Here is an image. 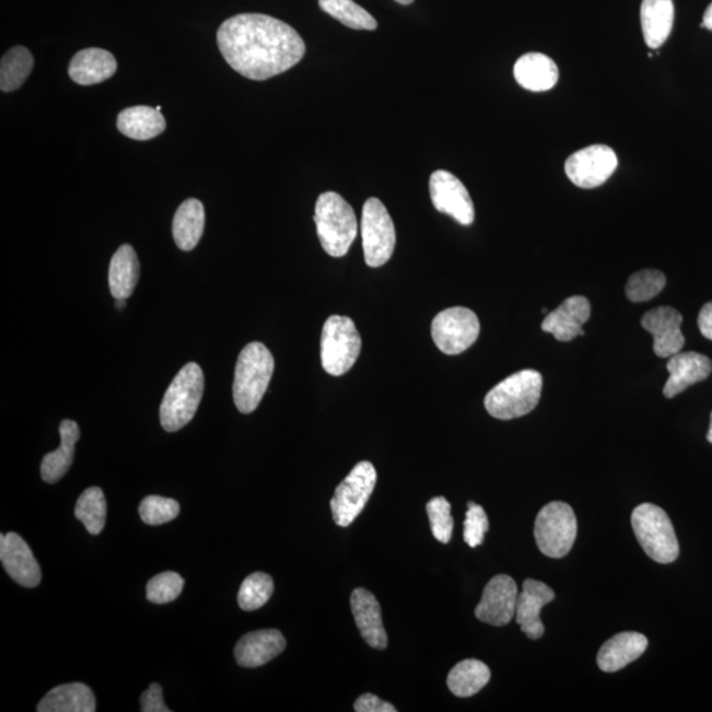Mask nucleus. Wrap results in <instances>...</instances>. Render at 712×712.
I'll list each match as a JSON object with an SVG mask.
<instances>
[{"label": "nucleus", "instance_id": "1", "mask_svg": "<svg viewBox=\"0 0 712 712\" xmlns=\"http://www.w3.org/2000/svg\"><path fill=\"white\" fill-rule=\"evenodd\" d=\"M223 59L235 72L266 81L296 67L305 43L290 24L262 14H240L223 22L217 34Z\"/></svg>", "mask_w": 712, "mask_h": 712}, {"label": "nucleus", "instance_id": "2", "mask_svg": "<svg viewBox=\"0 0 712 712\" xmlns=\"http://www.w3.org/2000/svg\"><path fill=\"white\" fill-rule=\"evenodd\" d=\"M275 361L265 345L248 343L237 358L234 377V402L241 413H253L267 393Z\"/></svg>", "mask_w": 712, "mask_h": 712}, {"label": "nucleus", "instance_id": "3", "mask_svg": "<svg viewBox=\"0 0 712 712\" xmlns=\"http://www.w3.org/2000/svg\"><path fill=\"white\" fill-rule=\"evenodd\" d=\"M320 246L332 258H342L349 253L358 235L354 210L342 196L326 191L318 197L314 213Z\"/></svg>", "mask_w": 712, "mask_h": 712}, {"label": "nucleus", "instance_id": "4", "mask_svg": "<svg viewBox=\"0 0 712 712\" xmlns=\"http://www.w3.org/2000/svg\"><path fill=\"white\" fill-rule=\"evenodd\" d=\"M542 376L536 370L516 372L493 387L485 399L487 412L498 420L528 415L540 401Z\"/></svg>", "mask_w": 712, "mask_h": 712}, {"label": "nucleus", "instance_id": "5", "mask_svg": "<svg viewBox=\"0 0 712 712\" xmlns=\"http://www.w3.org/2000/svg\"><path fill=\"white\" fill-rule=\"evenodd\" d=\"M205 390L203 372L197 363H188L179 370L166 389L162 407H160V422L164 431L178 432L194 420L202 400Z\"/></svg>", "mask_w": 712, "mask_h": 712}, {"label": "nucleus", "instance_id": "6", "mask_svg": "<svg viewBox=\"0 0 712 712\" xmlns=\"http://www.w3.org/2000/svg\"><path fill=\"white\" fill-rule=\"evenodd\" d=\"M631 524L638 541L645 553L658 563L675 562L679 544L672 520L660 506L645 503L632 512Z\"/></svg>", "mask_w": 712, "mask_h": 712}, {"label": "nucleus", "instance_id": "7", "mask_svg": "<svg viewBox=\"0 0 712 712\" xmlns=\"http://www.w3.org/2000/svg\"><path fill=\"white\" fill-rule=\"evenodd\" d=\"M362 338L354 320L345 316L327 318L320 338V361L327 374L342 376L358 361Z\"/></svg>", "mask_w": 712, "mask_h": 712}, {"label": "nucleus", "instance_id": "8", "mask_svg": "<svg viewBox=\"0 0 712 712\" xmlns=\"http://www.w3.org/2000/svg\"><path fill=\"white\" fill-rule=\"evenodd\" d=\"M579 534L575 513L567 503L553 502L544 506L535 523V538L541 553L562 558L570 553Z\"/></svg>", "mask_w": 712, "mask_h": 712}, {"label": "nucleus", "instance_id": "9", "mask_svg": "<svg viewBox=\"0 0 712 712\" xmlns=\"http://www.w3.org/2000/svg\"><path fill=\"white\" fill-rule=\"evenodd\" d=\"M376 480L377 474L374 465L363 460L359 462L343 482L337 487L330 509L338 527H349L361 515L375 490Z\"/></svg>", "mask_w": 712, "mask_h": 712}, {"label": "nucleus", "instance_id": "10", "mask_svg": "<svg viewBox=\"0 0 712 712\" xmlns=\"http://www.w3.org/2000/svg\"><path fill=\"white\" fill-rule=\"evenodd\" d=\"M361 227L367 266L377 268L386 265L395 252L396 230L387 208L377 198L365 201Z\"/></svg>", "mask_w": 712, "mask_h": 712}, {"label": "nucleus", "instance_id": "11", "mask_svg": "<svg viewBox=\"0 0 712 712\" xmlns=\"http://www.w3.org/2000/svg\"><path fill=\"white\" fill-rule=\"evenodd\" d=\"M480 324L472 311L455 306L437 314L432 323L435 346L446 355H458L477 342Z\"/></svg>", "mask_w": 712, "mask_h": 712}, {"label": "nucleus", "instance_id": "12", "mask_svg": "<svg viewBox=\"0 0 712 712\" xmlns=\"http://www.w3.org/2000/svg\"><path fill=\"white\" fill-rule=\"evenodd\" d=\"M618 168V157L611 147L595 144L573 153L564 164V172L574 185L594 189L605 184Z\"/></svg>", "mask_w": 712, "mask_h": 712}, {"label": "nucleus", "instance_id": "13", "mask_svg": "<svg viewBox=\"0 0 712 712\" xmlns=\"http://www.w3.org/2000/svg\"><path fill=\"white\" fill-rule=\"evenodd\" d=\"M432 202L435 210L454 218L464 226H470L475 220L474 202L466 186L453 173L435 171L429 182Z\"/></svg>", "mask_w": 712, "mask_h": 712}, {"label": "nucleus", "instance_id": "14", "mask_svg": "<svg viewBox=\"0 0 712 712\" xmlns=\"http://www.w3.org/2000/svg\"><path fill=\"white\" fill-rule=\"evenodd\" d=\"M518 590L509 575L500 574L487 583L482 599L475 608V616L493 627L510 625L516 616Z\"/></svg>", "mask_w": 712, "mask_h": 712}, {"label": "nucleus", "instance_id": "15", "mask_svg": "<svg viewBox=\"0 0 712 712\" xmlns=\"http://www.w3.org/2000/svg\"><path fill=\"white\" fill-rule=\"evenodd\" d=\"M682 314L670 306H660L644 314L641 326L653 337L654 354L670 358L681 352L685 337L681 330Z\"/></svg>", "mask_w": 712, "mask_h": 712}, {"label": "nucleus", "instance_id": "16", "mask_svg": "<svg viewBox=\"0 0 712 712\" xmlns=\"http://www.w3.org/2000/svg\"><path fill=\"white\" fill-rule=\"evenodd\" d=\"M0 560L5 572L19 585L34 588L40 585L42 570L27 542L16 534L0 537Z\"/></svg>", "mask_w": 712, "mask_h": 712}, {"label": "nucleus", "instance_id": "17", "mask_svg": "<svg viewBox=\"0 0 712 712\" xmlns=\"http://www.w3.org/2000/svg\"><path fill=\"white\" fill-rule=\"evenodd\" d=\"M590 316H592V305L586 297H569L556 311L547 314L541 329L553 335L557 341L570 342L579 336H585L583 325L587 323Z\"/></svg>", "mask_w": 712, "mask_h": 712}, {"label": "nucleus", "instance_id": "18", "mask_svg": "<svg viewBox=\"0 0 712 712\" xmlns=\"http://www.w3.org/2000/svg\"><path fill=\"white\" fill-rule=\"evenodd\" d=\"M555 596L553 590L540 581L527 580L524 582L523 592L518 594L517 598L516 621L529 639L538 640L544 637L541 609L553 602Z\"/></svg>", "mask_w": 712, "mask_h": 712}, {"label": "nucleus", "instance_id": "19", "mask_svg": "<svg viewBox=\"0 0 712 712\" xmlns=\"http://www.w3.org/2000/svg\"><path fill=\"white\" fill-rule=\"evenodd\" d=\"M351 611L365 643L377 651L386 650L388 637L383 626L382 608L374 594L365 588L354 590L351 594Z\"/></svg>", "mask_w": 712, "mask_h": 712}, {"label": "nucleus", "instance_id": "20", "mask_svg": "<svg viewBox=\"0 0 712 712\" xmlns=\"http://www.w3.org/2000/svg\"><path fill=\"white\" fill-rule=\"evenodd\" d=\"M668 382L665 383L663 394L666 399H673L692 384L705 381L712 372L710 358L698 354V352H678L669 358Z\"/></svg>", "mask_w": 712, "mask_h": 712}, {"label": "nucleus", "instance_id": "21", "mask_svg": "<svg viewBox=\"0 0 712 712\" xmlns=\"http://www.w3.org/2000/svg\"><path fill=\"white\" fill-rule=\"evenodd\" d=\"M287 640L278 630H261L245 634L235 646L237 665L259 668L284 652Z\"/></svg>", "mask_w": 712, "mask_h": 712}, {"label": "nucleus", "instance_id": "22", "mask_svg": "<svg viewBox=\"0 0 712 712\" xmlns=\"http://www.w3.org/2000/svg\"><path fill=\"white\" fill-rule=\"evenodd\" d=\"M118 63L108 50L87 48L80 50L69 66V75L82 86L97 85L117 73Z\"/></svg>", "mask_w": 712, "mask_h": 712}, {"label": "nucleus", "instance_id": "23", "mask_svg": "<svg viewBox=\"0 0 712 712\" xmlns=\"http://www.w3.org/2000/svg\"><path fill=\"white\" fill-rule=\"evenodd\" d=\"M647 647V639L638 632L618 633L600 647L598 653L599 669L615 673L625 669L641 656Z\"/></svg>", "mask_w": 712, "mask_h": 712}, {"label": "nucleus", "instance_id": "24", "mask_svg": "<svg viewBox=\"0 0 712 712\" xmlns=\"http://www.w3.org/2000/svg\"><path fill=\"white\" fill-rule=\"evenodd\" d=\"M513 74L520 86L529 92H547L557 85L560 70L550 57L542 54H527L517 60Z\"/></svg>", "mask_w": 712, "mask_h": 712}, {"label": "nucleus", "instance_id": "25", "mask_svg": "<svg viewBox=\"0 0 712 712\" xmlns=\"http://www.w3.org/2000/svg\"><path fill=\"white\" fill-rule=\"evenodd\" d=\"M640 19L647 47L657 49L672 34L675 3L673 0H643Z\"/></svg>", "mask_w": 712, "mask_h": 712}, {"label": "nucleus", "instance_id": "26", "mask_svg": "<svg viewBox=\"0 0 712 712\" xmlns=\"http://www.w3.org/2000/svg\"><path fill=\"white\" fill-rule=\"evenodd\" d=\"M60 447L45 455L42 462V478L49 485L59 482L72 466L75 444L81 437L80 427L73 420H63L60 425Z\"/></svg>", "mask_w": 712, "mask_h": 712}, {"label": "nucleus", "instance_id": "27", "mask_svg": "<svg viewBox=\"0 0 712 712\" xmlns=\"http://www.w3.org/2000/svg\"><path fill=\"white\" fill-rule=\"evenodd\" d=\"M97 710L92 689L83 684L57 686L37 704L38 712H94Z\"/></svg>", "mask_w": 712, "mask_h": 712}, {"label": "nucleus", "instance_id": "28", "mask_svg": "<svg viewBox=\"0 0 712 712\" xmlns=\"http://www.w3.org/2000/svg\"><path fill=\"white\" fill-rule=\"evenodd\" d=\"M118 130L133 140H151L165 131V119L156 107L133 106L118 115Z\"/></svg>", "mask_w": 712, "mask_h": 712}, {"label": "nucleus", "instance_id": "29", "mask_svg": "<svg viewBox=\"0 0 712 712\" xmlns=\"http://www.w3.org/2000/svg\"><path fill=\"white\" fill-rule=\"evenodd\" d=\"M205 209L201 201L189 198L173 218V237L183 252H191L200 243L205 230Z\"/></svg>", "mask_w": 712, "mask_h": 712}, {"label": "nucleus", "instance_id": "30", "mask_svg": "<svg viewBox=\"0 0 712 712\" xmlns=\"http://www.w3.org/2000/svg\"><path fill=\"white\" fill-rule=\"evenodd\" d=\"M140 265L137 253L130 245H124L114 254L108 269V285L115 300L131 297L138 285Z\"/></svg>", "mask_w": 712, "mask_h": 712}, {"label": "nucleus", "instance_id": "31", "mask_svg": "<svg viewBox=\"0 0 712 712\" xmlns=\"http://www.w3.org/2000/svg\"><path fill=\"white\" fill-rule=\"evenodd\" d=\"M491 670L482 661L465 660L455 665L447 676V688L455 697L478 695L490 682Z\"/></svg>", "mask_w": 712, "mask_h": 712}, {"label": "nucleus", "instance_id": "32", "mask_svg": "<svg viewBox=\"0 0 712 712\" xmlns=\"http://www.w3.org/2000/svg\"><path fill=\"white\" fill-rule=\"evenodd\" d=\"M34 69V56L24 47H14L3 56L0 63V89L2 92H14L27 81Z\"/></svg>", "mask_w": 712, "mask_h": 712}, {"label": "nucleus", "instance_id": "33", "mask_svg": "<svg viewBox=\"0 0 712 712\" xmlns=\"http://www.w3.org/2000/svg\"><path fill=\"white\" fill-rule=\"evenodd\" d=\"M74 515L85 525L90 535L97 536L105 528L107 503L100 487H90L77 500Z\"/></svg>", "mask_w": 712, "mask_h": 712}, {"label": "nucleus", "instance_id": "34", "mask_svg": "<svg viewBox=\"0 0 712 712\" xmlns=\"http://www.w3.org/2000/svg\"><path fill=\"white\" fill-rule=\"evenodd\" d=\"M319 8L346 27L365 31L377 28L375 17L357 4L354 0H319Z\"/></svg>", "mask_w": 712, "mask_h": 712}, {"label": "nucleus", "instance_id": "35", "mask_svg": "<svg viewBox=\"0 0 712 712\" xmlns=\"http://www.w3.org/2000/svg\"><path fill=\"white\" fill-rule=\"evenodd\" d=\"M273 580L266 573H254L243 581L237 603L243 611H255L266 605L273 594Z\"/></svg>", "mask_w": 712, "mask_h": 712}, {"label": "nucleus", "instance_id": "36", "mask_svg": "<svg viewBox=\"0 0 712 712\" xmlns=\"http://www.w3.org/2000/svg\"><path fill=\"white\" fill-rule=\"evenodd\" d=\"M665 285L666 278L663 272L657 271V269H643V271L633 273L628 279L626 285L627 297L632 303H645V301H650L663 292Z\"/></svg>", "mask_w": 712, "mask_h": 712}, {"label": "nucleus", "instance_id": "37", "mask_svg": "<svg viewBox=\"0 0 712 712\" xmlns=\"http://www.w3.org/2000/svg\"><path fill=\"white\" fill-rule=\"evenodd\" d=\"M427 512L435 540L451 542L454 529L451 503L444 497L433 498L427 505Z\"/></svg>", "mask_w": 712, "mask_h": 712}, {"label": "nucleus", "instance_id": "38", "mask_svg": "<svg viewBox=\"0 0 712 712\" xmlns=\"http://www.w3.org/2000/svg\"><path fill=\"white\" fill-rule=\"evenodd\" d=\"M139 513L145 524L163 525L178 516L179 504L176 500L163 497H147L140 503Z\"/></svg>", "mask_w": 712, "mask_h": 712}, {"label": "nucleus", "instance_id": "39", "mask_svg": "<svg viewBox=\"0 0 712 712\" xmlns=\"http://www.w3.org/2000/svg\"><path fill=\"white\" fill-rule=\"evenodd\" d=\"M185 581L182 575L166 572L153 576L147 585V599L156 605H165L178 598L183 593Z\"/></svg>", "mask_w": 712, "mask_h": 712}, {"label": "nucleus", "instance_id": "40", "mask_svg": "<svg viewBox=\"0 0 712 712\" xmlns=\"http://www.w3.org/2000/svg\"><path fill=\"white\" fill-rule=\"evenodd\" d=\"M489 527V517L482 506L472 502L468 503L464 530L465 542L468 547L477 548L482 545Z\"/></svg>", "mask_w": 712, "mask_h": 712}, {"label": "nucleus", "instance_id": "41", "mask_svg": "<svg viewBox=\"0 0 712 712\" xmlns=\"http://www.w3.org/2000/svg\"><path fill=\"white\" fill-rule=\"evenodd\" d=\"M141 711L143 712H170L163 698V689L159 684H152L140 698Z\"/></svg>", "mask_w": 712, "mask_h": 712}, {"label": "nucleus", "instance_id": "42", "mask_svg": "<svg viewBox=\"0 0 712 712\" xmlns=\"http://www.w3.org/2000/svg\"><path fill=\"white\" fill-rule=\"evenodd\" d=\"M357 712H396V708L388 702L382 701L374 695H363L357 699L354 704Z\"/></svg>", "mask_w": 712, "mask_h": 712}, {"label": "nucleus", "instance_id": "43", "mask_svg": "<svg viewBox=\"0 0 712 712\" xmlns=\"http://www.w3.org/2000/svg\"><path fill=\"white\" fill-rule=\"evenodd\" d=\"M698 327L704 338L712 341V301L704 304L698 316Z\"/></svg>", "mask_w": 712, "mask_h": 712}, {"label": "nucleus", "instance_id": "44", "mask_svg": "<svg viewBox=\"0 0 712 712\" xmlns=\"http://www.w3.org/2000/svg\"><path fill=\"white\" fill-rule=\"evenodd\" d=\"M701 27L712 31V3L705 10Z\"/></svg>", "mask_w": 712, "mask_h": 712}, {"label": "nucleus", "instance_id": "45", "mask_svg": "<svg viewBox=\"0 0 712 712\" xmlns=\"http://www.w3.org/2000/svg\"><path fill=\"white\" fill-rule=\"evenodd\" d=\"M115 306H117L118 311H124L126 307V300L124 299L117 300V304H115Z\"/></svg>", "mask_w": 712, "mask_h": 712}, {"label": "nucleus", "instance_id": "46", "mask_svg": "<svg viewBox=\"0 0 712 712\" xmlns=\"http://www.w3.org/2000/svg\"><path fill=\"white\" fill-rule=\"evenodd\" d=\"M708 441L710 442V444H712V413H711L710 429L708 433Z\"/></svg>", "mask_w": 712, "mask_h": 712}, {"label": "nucleus", "instance_id": "47", "mask_svg": "<svg viewBox=\"0 0 712 712\" xmlns=\"http://www.w3.org/2000/svg\"><path fill=\"white\" fill-rule=\"evenodd\" d=\"M396 2L400 3V4H404V5H407V4L413 3L415 0H396Z\"/></svg>", "mask_w": 712, "mask_h": 712}]
</instances>
